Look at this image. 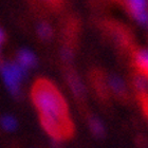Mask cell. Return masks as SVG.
<instances>
[{
  "mask_svg": "<svg viewBox=\"0 0 148 148\" xmlns=\"http://www.w3.org/2000/svg\"><path fill=\"white\" fill-rule=\"evenodd\" d=\"M32 99L39 111L43 129L55 140L71 136L73 125L68 116L67 104L57 88L47 79H38L32 88Z\"/></svg>",
  "mask_w": 148,
  "mask_h": 148,
  "instance_id": "cell-1",
  "label": "cell"
},
{
  "mask_svg": "<svg viewBox=\"0 0 148 148\" xmlns=\"http://www.w3.org/2000/svg\"><path fill=\"white\" fill-rule=\"evenodd\" d=\"M141 102H142V107L144 109V112L148 116V95L143 93L142 96H141Z\"/></svg>",
  "mask_w": 148,
  "mask_h": 148,
  "instance_id": "cell-11",
  "label": "cell"
},
{
  "mask_svg": "<svg viewBox=\"0 0 148 148\" xmlns=\"http://www.w3.org/2000/svg\"><path fill=\"white\" fill-rule=\"evenodd\" d=\"M131 15L141 25L148 23V0H126Z\"/></svg>",
  "mask_w": 148,
  "mask_h": 148,
  "instance_id": "cell-3",
  "label": "cell"
},
{
  "mask_svg": "<svg viewBox=\"0 0 148 148\" xmlns=\"http://www.w3.org/2000/svg\"><path fill=\"white\" fill-rule=\"evenodd\" d=\"M3 39H4V35H3V32L1 31V30H0V45L2 43Z\"/></svg>",
  "mask_w": 148,
  "mask_h": 148,
  "instance_id": "cell-12",
  "label": "cell"
},
{
  "mask_svg": "<svg viewBox=\"0 0 148 148\" xmlns=\"http://www.w3.org/2000/svg\"><path fill=\"white\" fill-rule=\"evenodd\" d=\"M110 86L112 87V89H113L115 92H123L124 91V83L122 82V79H120V78L116 76L111 77Z\"/></svg>",
  "mask_w": 148,
  "mask_h": 148,
  "instance_id": "cell-9",
  "label": "cell"
},
{
  "mask_svg": "<svg viewBox=\"0 0 148 148\" xmlns=\"http://www.w3.org/2000/svg\"><path fill=\"white\" fill-rule=\"evenodd\" d=\"M0 71H1L3 80L8 87V89L15 95L18 94L20 83H21L27 70L22 68L19 64L2 62V64H0Z\"/></svg>",
  "mask_w": 148,
  "mask_h": 148,
  "instance_id": "cell-2",
  "label": "cell"
},
{
  "mask_svg": "<svg viewBox=\"0 0 148 148\" xmlns=\"http://www.w3.org/2000/svg\"><path fill=\"white\" fill-rule=\"evenodd\" d=\"M1 124H2V127L5 130H9V131H12L16 128L17 126V123L14 117L10 116V115H6L1 120Z\"/></svg>",
  "mask_w": 148,
  "mask_h": 148,
  "instance_id": "cell-7",
  "label": "cell"
},
{
  "mask_svg": "<svg viewBox=\"0 0 148 148\" xmlns=\"http://www.w3.org/2000/svg\"><path fill=\"white\" fill-rule=\"evenodd\" d=\"M37 32L42 39L48 40L52 36V29L47 22H40L38 27H37Z\"/></svg>",
  "mask_w": 148,
  "mask_h": 148,
  "instance_id": "cell-6",
  "label": "cell"
},
{
  "mask_svg": "<svg viewBox=\"0 0 148 148\" xmlns=\"http://www.w3.org/2000/svg\"><path fill=\"white\" fill-rule=\"evenodd\" d=\"M90 126H91V130L95 133L96 136H103L104 134V127L99 120L92 119L90 122Z\"/></svg>",
  "mask_w": 148,
  "mask_h": 148,
  "instance_id": "cell-8",
  "label": "cell"
},
{
  "mask_svg": "<svg viewBox=\"0 0 148 148\" xmlns=\"http://www.w3.org/2000/svg\"><path fill=\"white\" fill-rule=\"evenodd\" d=\"M37 59L34 53L28 49L20 50L17 54V64L21 66L22 68L28 70L30 68H33L36 66Z\"/></svg>",
  "mask_w": 148,
  "mask_h": 148,
  "instance_id": "cell-4",
  "label": "cell"
},
{
  "mask_svg": "<svg viewBox=\"0 0 148 148\" xmlns=\"http://www.w3.org/2000/svg\"><path fill=\"white\" fill-rule=\"evenodd\" d=\"M134 60L141 72L148 77V50L142 49L138 51L134 55Z\"/></svg>",
  "mask_w": 148,
  "mask_h": 148,
  "instance_id": "cell-5",
  "label": "cell"
},
{
  "mask_svg": "<svg viewBox=\"0 0 148 148\" xmlns=\"http://www.w3.org/2000/svg\"><path fill=\"white\" fill-rule=\"evenodd\" d=\"M136 88L140 90V91L145 92L146 89H147V87H148L147 80H146L143 76L136 77Z\"/></svg>",
  "mask_w": 148,
  "mask_h": 148,
  "instance_id": "cell-10",
  "label": "cell"
}]
</instances>
